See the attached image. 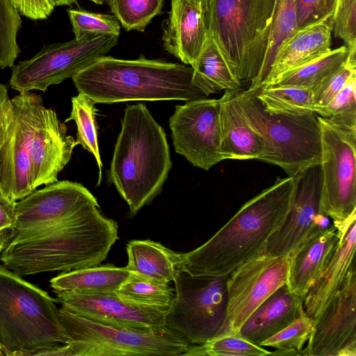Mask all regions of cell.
<instances>
[{
  "mask_svg": "<svg viewBox=\"0 0 356 356\" xmlns=\"http://www.w3.org/2000/svg\"><path fill=\"white\" fill-rule=\"evenodd\" d=\"M118 223L94 207L46 228L8 237L2 264L19 276L99 265L118 238Z\"/></svg>",
  "mask_w": 356,
  "mask_h": 356,
  "instance_id": "6da1fadb",
  "label": "cell"
},
{
  "mask_svg": "<svg viewBox=\"0 0 356 356\" xmlns=\"http://www.w3.org/2000/svg\"><path fill=\"white\" fill-rule=\"evenodd\" d=\"M295 177H277L246 202L207 241L181 254V268L192 275L228 276L263 250L289 210Z\"/></svg>",
  "mask_w": 356,
  "mask_h": 356,
  "instance_id": "7a4b0ae2",
  "label": "cell"
},
{
  "mask_svg": "<svg viewBox=\"0 0 356 356\" xmlns=\"http://www.w3.org/2000/svg\"><path fill=\"white\" fill-rule=\"evenodd\" d=\"M193 72L185 64L143 56L134 60L103 56L72 79L79 92L95 104L208 97L194 83Z\"/></svg>",
  "mask_w": 356,
  "mask_h": 356,
  "instance_id": "3957f363",
  "label": "cell"
},
{
  "mask_svg": "<svg viewBox=\"0 0 356 356\" xmlns=\"http://www.w3.org/2000/svg\"><path fill=\"white\" fill-rule=\"evenodd\" d=\"M171 168L164 129L145 104L127 106L108 175L131 216L161 193Z\"/></svg>",
  "mask_w": 356,
  "mask_h": 356,
  "instance_id": "277c9868",
  "label": "cell"
},
{
  "mask_svg": "<svg viewBox=\"0 0 356 356\" xmlns=\"http://www.w3.org/2000/svg\"><path fill=\"white\" fill-rule=\"evenodd\" d=\"M275 0H207L204 22L234 76L258 88Z\"/></svg>",
  "mask_w": 356,
  "mask_h": 356,
  "instance_id": "5b68a950",
  "label": "cell"
},
{
  "mask_svg": "<svg viewBox=\"0 0 356 356\" xmlns=\"http://www.w3.org/2000/svg\"><path fill=\"white\" fill-rule=\"evenodd\" d=\"M55 302L47 291L0 265V347L3 355L13 356L18 351L70 342Z\"/></svg>",
  "mask_w": 356,
  "mask_h": 356,
  "instance_id": "8992f818",
  "label": "cell"
},
{
  "mask_svg": "<svg viewBox=\"0 0 356 356\" xmlns=\"http://www.w3.org/2000/svg\"><path fill=\"white\" fill-rule=\"evenodd\" d=\"M256 92L257 89H241L236 96L246 120L263 145L257 160L280 167L290 177L320 164L321 138L316 113H268Z\"/></svg>",
  "mask_w": 356,
  "mask_h": 356,
  "instance_id": "52a82bcc",
  "label": "cell"
},
{
  "mask_svg": "<svg viewBox=\"0 0 356 356\" xmlns=\"http://www.w3.org/2000/svg\"><path fill=\"white\" fill-rule=\"evenodd\" d=\"M60 319L70 336L73 356H181L190 344L168 329L145 332L96 322L62 306Z\"/></svg>",
  "mask_w": 356,
  "mask_h": 356,
  "instance_id": "ba28073f",
  "label": "cell"
},
{
  "mask_svg": "<svg viewBox=\"0 0 356 356\" xmlns=\"http://www.w3.org/2000/svg\"><path fill=\"white\" fill-rule=\"evenodd\" d=\"M227 280V276H197L181 270L174 281L175 297L165 311V327L190 345L218 336L226 316Z\"/></svg>",
  "mask_w": 356,
  "mask_h": 356,
  "instance_id": "9c48e42d",
  "label": "cell"
},
{
  "mask_svg": "<svg viewBox=\"0 0 356 356\" xmlns=\"http://www.w3.org/2000/svg\"><path fill=\"white\" fill-rule=\"evenodd\" d=\"M115 35H92L44 45L31 58L12 67L10 87L19 92H46L51 85L72 78L118 43Z\"/></svg>",
  "mask_w": 356,
  "mask_h": 356,
  "instance_id": "30bf717a",
  "label": "cell"
},
{
  "mask_svg": "<svg viewBox=\"0 0 356 356\" xmlns=\"http://www.w3.org/2000/svg\"><path fill=\"white\" fill-rule=\"evenodd\" d=\"M316 117L321 138V213L341 223L356 212V130Z\"/></svg>",
  "mask_w": 356,
  "mask_h": 356,
  "instance_id": "8fae6325",
  "label": "cell"
},
{
  "mask_svg": "<svg viewBox=\"0 0 356 356\" xmlns=\"http://www.w3.org/2000/svg\"><path fill=\"white\" fill-rule=\"evenodd\" d=\"M289 263L290 255L272 256L264 248L227 276L226 316L218 335L239 332L255 309L286 284Z\"/></svg>",
  "mask_w": 356,
  "mask_h": 356,
  "instance_id": "7c38bea8",
  "label": "cell"
},
{
  "mask_svg": "<svg viewBox=\"0 0 356 356\" xmlns=\"http://www.w3.org/2000/svg\"><path fill=\"white\" fill-rule=\"evenodd\" d=\"M175 152L193 165L209 170L224 160L220 149L219 99L207 97L177 105L169 119Z\"/></svg>",
  "mask_w": 356,
  "mask_h": 356,
  "instance_id": "4fadbf2b",
  "label": "cell"
},
{
  "mask_svg": "<svg viewBox=\"0 0 356 356\" xmlns=\"http://www.w3.org/2000/svg\"><path fill=\"white\" fill-rule=\"evenodd\" d=\"M94 207H99L98 202L83 185L58 181L16 202L7 237L46 228Z\"/></svg>",
  "mask_w": 356,
  "mask_h": 356,
  "instance_id": "5bb4252c",
  "label": "cell"
},
{
  "mask_svg": "<svg viewBox=\"0 0 356 356\" xmlns=\"http://www.w3.org/2000/svg\"><path fill=\"white\" fill-rule=\"evenodd\" d=\"M305 356H356V270L353 264L332 298L313 319Z\"/></svg>",
  "mask_w": 356,
  "mask_h": 356,
  "instance_id": "9a60e30c",
  "label": "cell"
},
{
  "mask_svg": "<svg viewBox=\"0 0 356 356\" xmlns=\"http://www.w3.org/2000/svg\"><path fill=\"white\" fill-rule=\"evenodd\" d=\"M14 114L0 149V190L14 201L20 200L33 188L29 137L41 95L19 92L12 99Z\"/></svg>",
  "mask_w": 356,
  "mask_h": 356,
  "instance_id": "2e32d148",
  "label": "cell"
},
{
  "mask_svg": "<svg viewBox=\"0 0 356 356\" xmlns=\"http://www.w3.org/2000/svg\"><path fill=\"white\" fill-rule=\"evenodd\" d=\"M295 177L291 206L282 224L268 238L264 249L272 256L290 255L320 224L322 174L320 164Z\"/></svg>",
  "mask_w": 356,
  "mask_h": 356,
  "instance_id": "e0dca14e",
  "label": "cell"
},
{
  "mask_svg": "<svg viewBox=\"0 0 356 356\" xmlns=\"http://www.w3.org/2000/svg\"><path fill=\"white\" fill-rule=\"evenodd\" d=\"M54 291L57 295L56 302L88 319L145 332L162 333L168 330L165 311L130 302L115 293Z\"/></svg>",
  "mask_w": 356,
  "mask_h": 356,
  "instance_id": "ac0fdd59",
  "label": "cell"
},
{
  "mask_svg": "<svg viewBox=\"0 0 356 356\" xmlns=\"http://www.w3.org/2000/svg\"><path fill=\"white\" fill-rule=\"evenodd\" d=\"M75 146L74 138L67 134V127L58 120L56 112L40 102L29 137L34 190L58 181V175L70 161Z\"/></svg>",
  "mask_w": 356,
  "mask_h": 356,
  "instance_id": "d6986e66",
  "label": "cell"
},
{
  "mask_svg": "<svg viewBox=\"0 0 356 356\" xmlns=\"http://www.w3.org/2000/svg\"><path fill=\"white\" fill-rule=\"evenodd\" d=\"M163 31L165 50L193 68L208 35L200 6L193 0H171Z\"/></svg>",
  "mask_w": 356,
  "mask_h": 356,
  "instance_id": "ffe728a7",
  "label": "cell"
},
{
  "mask_svg": "<svg viewBox=\"0 0 356 356\" xmlns=\"http://www.w3.org/2000/svg\"><path fill=\"white\" fill-rule=\"evenodd\" d=\"M340 225H318L290 254L286 284L296 295L305 297L325 268L338 241Z\"/></svg>",
  "mask_w": 356,
  "mask_h": 356,
  "instance_id": "44dd1931",
  "label": "cell"
},
{
  "mask_svg": "<svg viewBox=\"0 0 356 356\" xmlns=\"http://www.w3.org/2000/svg\"><path fill=\"white\" fill-rule=\"evenodd\" d=\"M356 212L340 225L337 245L322 273L313 283L304 300L306 315L314 319L342 285L355 263Z\"/></svg>",
  "mask_w": 356,
  "mask_h": 356,
  "instance_id": "7402d4cb",
  "label": "cell"
},
{
  "mask_svg": "<svg viewBox=\"0 0 356 356\" xmlns=\"http://www.w3.org/2000/svg\"><path fill=\"white\" fill-rule=\"evenodd\" d=\"M333 13L298 29L278 49L261 84L268 85L282 74L309 63L331 50Z\"/></svg>",
  "mask_w": 356,
  "mask_h": 356,
  "instance_id": "603a6c76",
  "label": "cell"
},
{
  "mask_svg": "<svg viewBox=\"0 0 356 356\" xmlns=\"http://www.w3.org/2000/svg\"><path fill=\"white\" fill-rule=\"evenodd\" d=\"M305 313L304 298L292 292L285 284L255 309L241 325L239 333L260 346Z\"/></svg>",
  "mask_w": 356,
  "mask_h": 356,
  "instance_id": "cb8c5ba5",
  "label": "cell"
},
{
  "mask_svg": "<svg viewBox=\"0 0 356 356\" xmlns=\"http://www.w3.org/2000/svg\"><path fill=\"white\" fill-rule=\"evenodd\" d=\"M237 90H225L219 99L220 149L225 159L257 160L263 145L241 110Z\"/></svg>",
  "mask_w": 356,
  "mask_h": 356,
  "instance_id": "d4e9b609",
  "label": "cell"
},
{
  "mask_svg": "<svg viewBox=\"0 0 356 356\" xmlns=\"http://www.w3.org/2000/svg\"><path fill=\"white\" fill-rule=\"evenodd\" d=\"M128 270L160 282H174L182 270L181 254L149 239L133 240L127 244Z\"/></svg>",
  "mask_w": 356,
  "mask_h": 356,
  "instance_id": "484cf974",
  "label": "cell"
},
{
  "mask_svg": "<svg viewBox=\"0 0 356 356\" xmlns=\"http://www.w3.org/2000/svg\"><path fill=\"white\" fill-rule=\"evenodd\" d=\"M126 267L111 264L95 266L63 272L50 280L54 291L78 293H115L129 277Z\"/></svg>",
  "mask_w": 356,
  "mask_h": 356,
  "instance_id": "4316f807",
  "label": "cell"
},
{
  "mask_svg": "<svg viewBox=\"0 0 356 356\" xmlns=\"http://www.w3.org/2000/svg\"><path fill=\"white\" fill-rule=\"evenodd\" d=\"M193 69V81L208 97L221 90H241L238 80L225 61L213 39L208 34Z\"/></svg>",
  "mask_w": 356,
  "mask_h": 356,
  "instance_id": "83f0119b",
  "label": "cell"
},
{
  "mask_svg": "<svg viewBox=\"0 0 356 356\" xmlns=\"http://www.w3.org/2000/svg\"><path fill=\"white\" fill-rule=\"evenodd\" d=\"M348 54L346 45L331 49L309 63L282 74L268 85L313 89L334 75L344 65Z\"/></svg>",
  "mask_w": 356,
  "mask_h": 356,
  "instance_id": "f1b7e54d",
  "label": "cell"
},
{
  "mask_svg": "<svg viewBox=\"0 0 356 356\" xmlns=\"http://www.w3.org/2000/svg\"><path fill=\"white\" fill-rule=\"evenodd\" d=\"M168 284L130 272L115 293L130 302L166 311L175 297V289Z\"/></svg>",
  "mask_w": 356,
  "mask_h": 356,
  "instance_id": "f546056e",
  "label": "cell"
},
{
  "mask_svg": "<svg viewBox=\"0 0 356 356\" xmlns=\"http://www.w3.org/2000/svg\"><path fill=\"white\" fill-rule=\"evenodd\" d=\"M257 89V97L268 113L302 115L314 112L311 89L268 85Z\"/></svg>",
  "mask_w": 356,
  "mask_h": 356,
  "instance_id": "4dcf8cb0",
  "label": "cell"
},
{
  "mask_svg": "<svg viewBox=\"0 0 356 356\" xmlns=\"http://www.w3.org/2000/svg\"><path fill=\"white\" fill-rule=\"evenodd\" d=\"M97 112L95 103L86 95L79 92L76 96L72 97V111L65 122H75L77 127L76 145H81L95 156L99 168V186L102 179L103 164L98 145Z\"/></svg>",
  "mask_w": 356,
  "mask_h": 356,
  "instance_id": "1f68e13d",
  "label": "cell"
},
{
  "mask_svg": "<svg viewBox=\"0 0 356 356\" xmlns=\"http://www.w3.org/2000/svg\"><path fill=\"white\" fill-rule=\"evenodd\" d=\"M298 0H275L266 58L258 88L266 78L281 44L298 29Z\"/></svg>",
  "mask_w": 356,
  "mask_h": 356,
  "instance_id": "d6a6232c",
  "label": "cell"
},
{
  "mask_svg": "<svg viewBox=\"0 0 356 356\" xmlns=\"http://www.w3.org/2000/svg\"><path fill=\"white\" fill-rule=\"evenodd\" d=\"M249 356L272 355L262 346L250 341L239 332L220 334L199 345H190L183 356Z\"/></svg>",
  "mask_w": 356,
  "mask_h": 356,
  "instance_id": "836d02e7",
  "label": "cell"
},
{
  "mask_svg": "<svg viewBox=\"0 0 356 356\" xmlns=\"http://www.w3.org/2000/svg\"><path fill=\"white\" fill-rule=\"evenodd\" d=\"M164 0H107L113 16L127 31L143 32L160 15Z\"/></svg>",
  "mask_w": 356,
  "mask_h": 356,
  "instance_id": "e575fe53",
  "label": "cell"
},
{
  "mask_svg": "<svg viewBox=\"0 0 356 356\" xmlns=\"http://www.w3.org/2000/svg\"><path fill=\"white\" fill-rule=\"evenodd\" d=\"M356 72H354L342 89L325 106L316 113L345 129L356 130Z\"/></svg>",
  "mask_w": 356,
  "mask_h": 356,
  "instance_id": "d590c367",
  "label": "cell"
},
{
  "mask_svg": "<svg viewBox=\"0 0 356 356\" xmlns=\"http://www.w3.org/2000/svg\"><path fill=\"white\" fill-rule=\"evenodd\" d=\"M22 19L11 0H0V70L13 67L20 53L17 35Z\"/></svg>",
  "mask_w": 356,
  "mask_h": 356,
  "instance_id": "8d00e7d4",
  "label": "cell"
},
{
  "mask_svg": "<svg viewBox=\"0 0 356 356\" xmlns=\"http://www.w3.org/2000/svg\"><path fill=\"white\" fill-rule=\"evenodd\" d=\"M74 38L92 35H115L120 34V24L113 15L96 13L80 9H68Z\"/></svg>",
  "mask_w": 356,
  "mask_h": 356,
  "instance_id": "74e56055",
  "label": "cell"
},
{
  "mask_svg": "<svg viewBox=\"0 0 356 356\" xmlns=\"http://www.w3.org/2000/svg\"><path fill=\"white\" fill-rule=\"evenodd\" d=\"M313 327V319L305 313L286 327L264 341L260 346L277 350H296L301 355L303 346L308 341Z\"/></svg>",
  "mask_w": 356,
  "mask_h": 356,
  "instance_id": "f35d334b",
  "label": "cell"
},
{
  "mask_svg": "<svg viewBox=\"0 0 356 356\" xmlns=\"http://www.w3.org/2000/svg\"><path fill=\"white\" fill-rule=\"evenodd\" d=\"M332 32L348 51V60L356 63V0H337L333 12Z\"/></svg>",
  "mask_w": 356,
  "mask_h": 356,
  "instance_id": "ab89813d",
  "label": "cell"
},
{
  "mask_svg": "<svg viewBox=\"0 0 356 356\" xmlns=\"http://www.w3.org/2000/svg\"><path fill=\"white\" fill-rule=\"evenodd\" d=\"M356 72V63L348 59L344 65L331 77L316 86L312 90L314 112L326 106L342 89L351 74Z\"/></svg>",
  "mask_w": 356,
  "mask_h": 356,
  "instance_id": "60d3db41",
  "label": "cell"
},
{
  "mask_svg": "<svg viewBox=\"0 0 356 356\" xmlns=\"http://www.w3.org/2000/svg\"><path fill=\"white\" fill-rule=\"evenodd\" d=\"M337 0H298V29L317 22L333 13Z\"/></svg>",
  "mask_w": 356,
  "mask_h": 356,
  "instance_id": "b9f144b4",
  "label": "cell"
},
{
  "mask_svg": "<svg viewBox=\"0 0 356 356\" xmlns=\"http://www.w3.org/2000/svg\"><path fill=\"white\" fill-rule=\"evenodd\" d=\"M19 15L33 20L47 19L55 5L52 0H11Z\"/></svg>",
  "mask_w": 356,
  "mask_h": 356,
  "instance_id": "7bdbcfd3",
  "label": "cell"
},
{
  "mask_svg": "<svg viewBox=\"0 0 356 356\" xmlns=\"http://www.w3.org/2000/svg\"><path fill=\"white\" fill-rule=\"evenodd\" d=\"M16 201L0 190V232L11 228L15 221Z\"/></svg>",
  "mask_w": 356,
  "mask_h": 356,
  "instance_id": "ee69618b",
  "label": "cell"
},
{
  "mask_svg": "<svg viewBox=\"0 0 356 356\" xmlns=\"http://www.w3.org/2000/svg\"><path fill=\"white\" fill-rule=\"evenodd\" d=\"M14 113V106L8 95V89L0 83V125L10 122Z\"/></svg>",
  "mask_w": 356,
  "mask_h": 356,
  "instance_id": "f6af8a7d",
  "label": "cell"
},
{
  "mask_svg": "<svg viewBox=\"0 0 356 356\" xmlns=\"http://www.w3.org/2000/svg\"><path fill=\"white\" fill-rule=\"evenodd\" d=\"M11 121L8 123L0 125V149L4 143Z\"/></svg>",
  "mask_w": 356,
  "mask_h": 356,
  "instance_id": "bcb514c9",
  "label": "cell"
},
{
  "mask_svg": "<svg viewBox=\"0 0 356 356\" xmlns=\"http://www.w3.org/2000/svg\"><path fill=\"white\" fill-rule=\"evenodd\" d=\"M55 6H71L73 3H76V0H52Z\"/></svg>",
  "mask_w": 356,
  "mask_h": 356,
  "instance_id": "7dc6e473",
  "label": "cell"
},
{
  "mask_svg": "<svg viewBox=\"0 0 356 356\" xmlns=\"http://www.w3.org/2000/svg\"><path fill=\"white\" fill-rule=\"evenodd\" d=\"M201 8L203 17L207 10V0H193Z\"/></svg>",
  "mask_w": 356,
  "mask_h": 356,
  "instance_id": "c3c4849f",
  "label": "cell"
},
{
  "mask_svg": "<svg viewBox=\"0 0 356 356\" xmlns=\"http://www.w3.org/2000/svg\"><path fill=\"white\" fill-rule=\"evenodd\" d=\"M90 1L95 3V4H97V5H102L106 1V0H90Z\"/></svg>",
  "mask_w": 356,
  "mask_h": 356,
  "instance_id": "681fc988",
  "label": "cell"
},
{
  "mask_svg": "<svg viewBox=\"0 0 356 356\" xmlns=\"http://www.w3.org/2000/svg\"><path fill=\"white\" fill-rule=\"evenodd\" d=\"M3 355V353H2L1 348L0 347V355Z\"/></svg>",
  "mask_w": 356,
  "mask_h": 356,
  "instance_id": "f907efd6",
  "label": "cell"
},
{
  "mask_svg": "<svg viewBox=\"0 0 356 356\" xmlns=\"http://www.w3.org/2000/svg\"><path fill=\"white\" fill-rule=\"evenodd\" d=\"M1 249H2V245L0 244V253H1Z\"/></svg>",
  "mask_w": 356,
  "mask_h": 356,
  "instance_id": "816d5d0a",
  "label": "cell"
}]
</instances>
